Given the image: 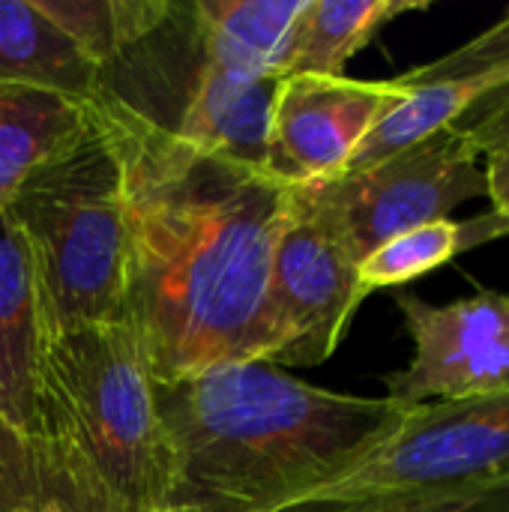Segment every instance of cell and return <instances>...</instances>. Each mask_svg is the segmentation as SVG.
Listing matches in <instances>:
<instances>
[{"instance_id": "obj_18", "label": "cell", "mask_w": 509, "mask_h": 512, "mask_svg": "<svg viewBox=\"0 0 509 512\" xmlns=\"http://www.w3.org/2000/svg\"><path fill=\"white\" fill-rule=\"evenodd\" d=\"M99 69L153 12L156 0H33Z\"/></svg>"}, {"instance_id": "obj_19", "label": "cell", "mask_w": 509, "mask_h": 512, "mask_svg": "<svg viewBox=\"0 0 509 512\" xmlns=\"http://www.w3.org/2000/svg\"><path fill=\"white\" fill-rule=\"evenodd\" d=\"M276 512H509V483L462 492H411L372 498H309Z\"/></svg>"}, {"instance_id": "obj_14", "label": "cell", "mask_w": 509, "mask_h": 512, "mask_svg": "<svg viewBox=\"0 0 509 512\" xmlns=\"http://www.w3.org/2000/svg\"><path fill=\"white\" fill-rule=\"evenodd\" d=\"M216 63L237 75H282L306 0H195Z\"/></svg>"}, {"instance_id": "obj_13", "label": "cell", "mask_w": 509, "mask_h": 512, "mask_svg": "<svg viewBox=\"0 0 509 512\" xmlns=\"http://www.w3.org/2000/svg\"><path fill=\"white\" fill-rule=\"evenodd\" d=\"M429 9V0H306L294 24L282 75L342 78L357 57L393 18Z\"/></svg>"}, {"instance_id": "obj_1", "label": "cell", "mask_w": 509, "mask_h": 512, "mask_svg": "<svg viewBox=\"0 0 509 512\" xmlns=\"http://www.w3.org/2000/svg\"><path fill=\"white\" fill-rule=\"evenodd\" d=\"M93 108V105H90ZM120 153L126 324L156 381L282 357L270 267L288 189L93 108Z\"/></svg>"}, {"instance_id": "obj_4", "label": "cell", "mask_w": 509, "mask_h": 512, "mask_svg": "<svg viewBox=\"0 0 509 512\" xmlns=\"http://www.w3.org/2000/svg\"><path fill=\"white\" fill-rule=\"evenodd\" d=\"M36 279L42 342L117 324L126 294L123 165L105 120L33 165L6 198Z\"/></svg>"}, {"instance_id": "obj_9", "label": "cell", "mask_w": 509, "mask_h": 512, "mask_svg": "<svg viewBox=\"0 0 509 512\" xmlns=\"http://www.w3.org/2000/svg\"><path fill=\"white\" fill-rule=\"evenodd\" d=\"M396 306L414 342V360L387 378L393 402L414 408L509 387V294L483 288L435 306L411 291H396Z\"/></svg>"}, {"instance_id": "obj_3", "label": "cell", "mask_w": 509, "mask_h": 512, "mask_svg": "<svg viewBox=\"0 0 509 512\" xmlns=\"http://www.w3.org/2000/svg\"><path fill=\"white\" fill-rule=\"evenodd\" d=\"M156 378L126 324L75 330L42 348L33 453L48 512H156L168 441Z\"/></svg>"}, {"instance_id": "obj_23", "label": "cell", "mask_w": 509, "mask_h": 512, "mask_svg": "<svg viewBox=\"0 0 509 512\" xmlns=\"http://www.w3.org/2000/svg\"><path fill=\"white\" fill-rule=\"evenodd\" d=\"M468 138V144L483 156L489 150H495L498 144L509 141V102H504L501 108H495L489 117H483L477 126H471L468 132H462Z\"/></svg>"}, {"instance_id": "obj_12", "label": "cell", "mask_w": 509, "mask_h": 512, "mask_svg": "<svg viewBox=\"0 0 509 512\" xmlns=\"http://www.w3.org/2000/svg\"><path fill=\"white\" fill-rule=\"evenodd\" d=\"M0 84L51 90L90 105L99 69L33 0H0Z\"/></svg>"}, {"instance_id": "obj_7", "label": "cell", "mask_w": 509, "mask_h": 512, "mask_svg": "<svg viewBox=\"0 0 509 512\" xmlns=\"http://www.w3.org/2000/svg\"><path fill=\"white\" fill-rule=\"evenodd\" d=\"M509 483V387L408 408L402 426L354 471L309 498L462 492ZM303 498V501H309Z\"/></svg>"}, {"instance_id": "obj_11", "label": "cell", "mask_w": 509, "mask_h": 512, "mask_svg": "<svg viewBox=\"0 0 509 512\" xmlns=\"http://www.w3.org/2000/svg\"><path fill=\"white\" fill-rule=\"evenodd\" d=\"M42 348L33 261L6 201H0V417L27 441Z\"/></svg>"}, {"instance_id": "obj_2", "label": "cell", "mask_w": 509, "mask_h": 512, "mask_svg": "<svg viewBox=\"0 0 509 512\" xmlns=\"http://www.w3.org/2000/svg\"><path fill=\"white\" fill-rule=\"evenodd\" d=\"M168 480L156 512H276L354 471L408 405L330 393L270 363L156 381Z\"/></svg>"}, {"instance_id": "obj_17", "label": "cell", "mask_w": 509, "mask_h": 512, "mask_svg": "<svg viewBox=\"0 0 509 512\" xmlns=\"http://www.w3.org/2000/svg\"><path fill=\"white\" fill-rule=\"evenodd\" d=\"M509 237V225L495 213H480L474 219L456 222V219H435L426 225H417L384 246H378L372 255L363 258L360 264V285L366 297L381 288H402L450 261L459 255Z\"/></svg>"}, {"instance_id": "obj_21", "label": "cell", "mask_w": 509, "mask_h": 512, "mask_svg": "<svg viewBox=\"0 0 509 512\" xmlns=\"http://www.w3.org/2000/svg\"><path fill=\"white\" fill-rule=\"evenodd\" d=\"M0 512H48L33 444L0 417Z\"/></svg>"}, {"instance_id": "obj_10", "label": "cell", "mask_w": 509, "mask_h": 512, "mask_svg": "<svg viewBox=\"0 0 509 512\" xmlns=\"http://www.w3.org/2000/svg\"><path fill=\"white\" fill-rule=\"evenodd\" d=\"M396 81L288 75L270 123L267 177L306 186L345 171L363 138L402 102Z\"/></svg>"}, {"instance_id": "obj_16", "label": "cell", "mask_w": 509, "mask_h": 512, "mask_svg": "<svg viewBox=\"0 0 509 512\" xmlns=\"http://www.w3.org/2000/svg\"><path fill=\"white\" fill-rule=\"evenodd\" d=\"M90 105L69 96L0 84V201L45 156L60 150L87 123Z\"/></svg>"}, {"instance_id": "obj_6", "label": "cell", "mask_w": 509, "mask_h": 512, "mask_svg": "<svg viewBox=\"0 0 509 512\" xmlns=\"http://www.w3.org/2000/svg\"><path fill=\"white\" fill-rule=\"evenodd\" d=\"M480 159L462 132L441 129L378 165L291 189L363 264L387 240L486 195Z\"/></svg>"}, {"instance_id": "obj_8", "label": "cell", "mask_w": 509, "mask_h": 512, "mask_svg": "<svg viewBox=\"0 0 509 512\" xmlns=\"http://www.w3.org/2000/svg\"><path fill=\"white\" fill-rule=\"evenodd\" d=\"M270 300L285 339L279 363L321 366L345 339L366 291L360 261L288 189L270 267Z\"/></svg>"}, {"instance_id": "obj_5", "label": "cell", "mask_w": 509, "mask_h": 512, "mask_svg": "<svg viewBox=\"0 0 509 512\" xmlns=\"http://www.w3.org/2000/svg\"><path fill=\"white\" fill-rule=\"evenodd\" d=\"M279 75H237L207 48L195 0H156L99 66L93 108L201 153L264 171Z\"/></svg>"}, {"instance_id": "obj_15", "label": "cell", "mask_w": 509, "mask_h": 512, "mask_svg": "<svg viewBox=\"0 0 509 512\" xmlns=\"http://www.w3.org/2000/svg\"><path fill=\"white\" fill-rule=\"evenodd\" d=\"M504 84H509V69L486 72L477 78H459V81L417 84V87L399 84L405 90L402 102L363 138V144L354 150L345 171H363L369 165H378V162L426 141L429 135H435L441 129H453L480 99L501 90Z\"/></svg>"}, {"instance_id": "obj_22", "label": "cell", "mask_w": 509, "mask_h": 512, "mask_svg": "<svg viewBox=\"0 0 509 512\" xmlns=\"http://www.w3.org/2000/svg\"><path fill=\"white\" fill-rule=\"evenodd\" d=\"M483 177H486V195L492 198V210L509 225V141L498 144L495 150L483 153Z\"/></svg>"}, {"instance_id": "obj_20", "label": "cell", "mask_w": 509, "mask_h": 512, "mask_svg": "<svg viewBox=\"0 0 509 512\" xmlns=\"http://www.w3.org/2000/svg\"><path fill=\"white\" fill-rule=\"evenodd\" d=\"M509 69V12L489 30L465 42L462 48L402 72L396 81L402 87H417V84H435V81H459V78H477L486 72Z\"/></svg>"}]
</instances>
